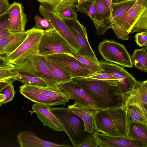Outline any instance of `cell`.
<instances>
[{"mask_svg": "<svg viewBox=\"0 0 147 147\" xmlns=\"http://www.w3.org/2000/svg\"><path fill=\"white\" fill-rule=\"evenodd\" d=\"M91 95L96 108L101 109L119 108L125 105L119 84L87 77L72 79Z\"/></svg>", "mask_w": 147, "mask_h": 147, "instance_id": "6da1fadb", "label": "cell"}, {"mask_svg": "<svg viewBox=\"0 0 147 147\" xmlns=\"http://www.w3.org/2000/svg\"><path fill=\"white\" fill-rule=\"evenodd\" d=\"M131 122L125 105L117 108L97 109L94 119V132L129 137Z\"/></svg>", "mask_w": 147, "mask_h": 147, "instance_id": "7a4b0ae2", "label": "cell"}, {"mask_svg": "<svg viewBox=\"0 0 147 147\" xmlns=\"http://www.w3.org/2000/svg\"><path fill=\"white\" fill-rule=\"evenodd\" d=\"M44 30L35 27L26 31L24 40L12 53L5 55L4 58L15 65L24 63L38 55V45Z\"/></svg>", "mask_w": 147, "mask_h": 147, "instance_id": "3957f363", "label": "cell"}, {"mask_svg": "<svg viewBox=\"0 0 147 147\" xmlns=\"http://www.w3.org/2000/svg\"><path fill=\"white\" fill-rule=\"evenodd\" d=\"M146 10L147 0H137L126 13L111 25L110 28L119 38L128 40L132 28Z\"/></svg>", "mask_w": 147, "mask_h": 147, "instance_id": "277c9868", "label": "cell"}, {"mask_svg": "<svg viewBox=\"0 0 147 147\" xmlns=\"http://www.w3.org/2000/svg\"><path fill=\"white\" fill-rule=\"evenodd\" d=\"M38 55L75 53L68 43L55 29L44 30L38 48Z\"/></svg>", "mask_w": 147, "mask_h": 147, "instance_id": "5b68a950", "label": "cell"}, {"mask_svg": "<svg viewBox=\"0 0 147 147\" xmlns=\"http://www.w3.org/2000/svg\"><path fill=\"white\" fill-rule=\"evenodd\" d=\"M46 58L38 55L23 64L15 65L19 72L39 78L48 86L55 87L60 82L52 75L46 63Z\"/></svg>", "mask_w": 147, "mask_h": 147, "instance_id": "8992f818", "label": "cell"}, {"mask_svg": "<svg viewBox=\"0 0 147 147\" xmlns=\"http://www.w3.org/2000/svg\"><path fill=\"white\" fill-rule=\"evenodd\" d=\"M54 114L63 126L74 147L81 142L82 121L67 108L51 107Z\"/></svg>", "mask_w": 147, "mask_h": 147, "instance_id": "52a82bcc", "label": "cell"}, {"mask_svg": "<svg viewBox=\"0 0 147 147\" xmlns=\"http://www.w3.org/2000/svg\"><path fill=\"white\" fill-rule=\"evenodd\" d=\"M98 52L107 61L132 68L131 57L125 47L115 41L104 40L98 46Z\"/></svg>", "mask_w": 147, "mask_h": 147, "instance_id": "ba28073f", "label": "cell"}, {"mask_svg": "<svg viewBox=\"0 0 147 147\" xmlns=\"http://www.w3.org/2000/svg\"><path fill=\"white\" fill-rule=\"evenodd\" d=\"M39 11L41 15L47 19L59 33L68 43L75 53H78L80 47L72 32L63 19L48 5L41 4Z\"/></svg>", "mask_w": 147, "mask_h": 147, "instance_id": "9c48e42d", "label": "cell"}, {"mask_svg": "<svg viewBox=\"0 0 147 147\" xmlns=\"http://www.w3.org/2000/svg\"><path fill=\"white\" fill-rule=\"evenodd\" d=\"M44 57L47 59L57 64L68 71L72 78L87 77L95 73L68 53H57Z\"/></svg>", "mask_w": 147, "mask_h": 147, "instance_id": "30bf717a", "label": "cell"}, {"mask_svg": "<svg viewBox=\"0 0 147 147\" xmlns=\"http://www.w3.org/2000/svg\"><path fill=\"white\" fill-rule=\"evenodd\" d=\"M99 61L104 72L112 75L119 80V88L124 98L132 89L136 80L122 67L111 62Z\"/></svg>", "mask_w": 147, "mask_h": 147, "instance_id": "8fae6325", "label": "cell"}, {"mask_svg": "<svg viewBox=\"0 0 147 147\" xmlns=\"http://www.w3.org/2000/svg\"><path fill=\"white\" fill-rule=\"evenodd\" d=\"M62 18L70 29L80 47L78 53L98 61L89 43L86 28L78 19Z\"/></svg>", "mask_w": 147, "mask_h": 147, "instance_id": "7c38bea8", "label": "cell"}, {"mask_svg": "<svg viewBox=\"0 0 147 147\" xmlns=\"http://www.w3.org/2000/svg\"><path fill=\"white\" fill-rule=\"evenodd\" d=\"M74 101L67 108L72 113L80 118L83 122L84 131L92 133L95 130L94 119L97 109L89 105Z\"/></svg>", "mask_w": 147, "mask_h": 147, "instance_id": "4fadbf2b", "label": "cell"}, {"mask_svg": "<svg viewBox=\"0 0 147 147\" xmlns=\"http://www.w3.org/2000/svg\"><path fill=\"white\" fill-rule=\"evenodd\" d=\"M93 134L100 147H147L140 142L129 137L111 136L94 132Z\"/></svg>", "mask_w": 147, "mask_h": 147, "instance_id": "5bb4252c", "label": "cell"}, {"mask_svg": "<svg viewBox=\"0 0 147 147\" xmlns=\"http://www.w3.org/2000/svg\"><path fill=\"white\" fill-rule=\"evenodd\" d=\"M8 14L9 32L13 34L25 32L27 18L22 4L15 1L10 4Z\"/></svg>", "mask_w": 147, "mask_h": 147, "instance_id": "9a60e30c", "label": "cell"}, {"mask_svg": "<svg viewBox=\"0 0 147 147\" xmlns=\"http://www.w3.org/2000/svg\"><path fill=\"white\" fill-rule=\"evenodd\" d=\"M58 85L60 88L68 94L70 99L95 107L94 102L91 95L81 86L73 80Z\"/></svg>", "mask_w": 147, "mask_h": 147, "instance_id": "2e32d148", "label": "cell"}, {"mask_svg": "<svg viewBox=\"0 0 147 147\" xmlns=\"http://www.w3.org/2000/svg\"><path fill=\"white\" fill-rule=\"evenodd\" d=\"M49 106L35 103L32 107L37 117L45 126L55 131H64V128L58 118L54 114Z\"/></svg>", "mask_w": 147, "mask_h": 147, "instance_id": "e0dca14e", "label": "cell"}, {"mask_svg": "<svg viewBox=\"0 0 147 147\" xmlns=\"http://www.w3.org/2000/svg\"><path fill=\"white\" fill-rule=\"evenodd\" d=\"M125 105H139L147 114V81L136 80L132 89L124 96Z\"/></svg>", "mask_w": 147, "mask_h": 147, "instance_id": "ac0fdd59", "label": "cell"}, {"mask_svg": "<svg viewBox=\"0 0 147 147\" xmlns=\"http://www.w3.org/2000/svg\"><path fill=\"white\" fill-rule=\"evenodd\" d=\"M18 143L21 147H69L64 143L57 144L42 140L33 132L21 131L17 135Z\"/></svg>", "mask_w": 147, "mask_h": 147, "instance_id": "d6986e66", "label": "cell"}, {"mask_svg": "<svg viewBox=\"0 0 147 147\" xmlns=\"http://www.w3.org/2000/svg\"><path fill=\"white\" fill-rule=\"evenodd\" d=\"M20 92L24 97L35 103L50 106L58 105L65 106L69 100L52 97L40 93L27 90L20 88Z\"/></svg>", "mask_w": 147, "mask_h": 147, "instance_id": "ffe728a7", "label": "cell"}, {"mask_svg": "<svg viewBox=\"0 0 147 147\" xmlns=\"http://www.w3.org/2000/svg\"><path fill=\"white\" fill-rule=\"evenodd\" d=\"M27 32L12 34L0 40V55L9 54L14 51L23 42Z\"/></svg>", "mask_w": 147, "mask_h": 147, "instance_id": "44dd1931", "label": "cell"}, {"mask_svg": "<svg viewBox=\"0 0 147 147\" xmlns=\"http://www.w3.org/2000/svg\"><path fill=\"white\" fill-rule=\"evenodd\" d=\"M79 12L87 15L92 20L99 36L103 35L107 30L102 24L96 19L95 8L92 2L89 1L82 3H76L73 5Z\"/></svg>", "mask_w": 147, "mask_h": 147, "instance_id": "7402d4cb", "label": "cell"}, {"mask_svg": "<svg viewBox=\"0 0 147 147\" xmlns=\"http://www.w3.org/2000/svg\"><path fill=\"white\" fill-rule=\"evenodd\" d=\"M94 5L97 20L99 21L107 30L110 28L109 22L111 11L104 0H89Z\"/></svg>", "mask_w": 147, "mask_h": 147, "instance_id": "603a6c76", "label": "cell"}, {"mask_svg": "<svg viewBox=\"0 0 147 147\" xmlns=\"http://www.w3.org/2000/svg\"><path fill=\"white\" fill-rule=\"evenodd\" d=\"M131 121L140 123L147 126V114L136 103L125 105Z\"/></svg>", "mask_w": 147, "mask_h": 147, "instance_id": "cb8c5ba5", "label": "cell"}, {"mask_svg": "<svg viewBox=\"0 0 147 147\" xmlns=\"http://www.w3.org/2000/svg\"><path fill=\"white\" fill-rule=\"evenodd\" d=\"M128 136L147 146V126L139 123L131 121Z\"/></svg>", "mask_w": 147, "mask_h": 147, "instance_id": "d4e9b609", "label": "cell"}, {"mask_svg": "<svg viewBox=\"0 0 147 147\" xmlns=\"http://www.w3.org/2000/svg\"><path fill=\"white\" fill-rule=\"evenodd\" d=\"M46 63L52 75L60 83L68 82L72 80L71 74L59 65L47 59Z\"/></svg>", "mask_w": 147, "mask_h": 147, "instance_id": "484cf974", "label": "cell"}, {"mask_svg": "<svg viewBox=\"0 0 147 147\" xmlns=\"http://www.w3.org/2000/svg\"><path fill=\"white\" fill-rule=\"evenodd\" d=\"M137 0H131L115 3H113L111 15L109 19L110 25L126 13Z\"/></svg>", "mask_w": 147, "mask_h": 147, "instance_id": "4316f807", "label": "cell"}, {"mask_svg": "<svg viewBox=\"0 0 147 147\" xmlns=\"http://www.w3.org/2000/svg\"><path fill=\"white\" fill-rule=\"evenodd\" d=\"M147 48L135 50L131 57L133 65L147 72Z\"/></svg>", "mask_w": 147, "mask_h": 147, "instance_id": "83f0119b", "label": "cell"}, {"mask_svg": "<svg viewBox=\"0 0 147 147\" xmlns=\"http://www.w3.org/2000/svg\"><path fill=\"white\" fill-rule=\"evenodd\" d=\"M76 58L86 67L95 73H104L100 61L78 53H68Z\"/></svg>", "mask_w": 147, "mask_h": 147, "instance_id": "f1b7e54d", "label": "cell"}, {"mask_svg": "<svg viewBox=\"0 0 147 147\" xmlns=\"http://www.w3.org/2000/svg\"><path fill=\"white\" fill-rule=\"evenodd\" d=\"M52 10L62 18L68 19H77V15L72 6L56 7L49 5Z\"/></svg>", "mask_w": 147, "mask_h": 147, "instance_id": "f546056e", "label": "cell"}, {"mask_svg": "<svg viewBox=\"0 0 147 147\" xmlns=\"http://www.w3.org/2000/svg\"><path fill=\"white\" fill-rule=\"evenodd\" d=\"M13 79L15 81L20 82L24 84L48 86L45 82L39 78L19 72Z\"/></svg>", "mask_w": 147, "mask_h": 147, "instance_id": "4dcf8cb0", "label": "cell"}, {"mask_svg": "<svg viewBox=\"0 0 147 147\" xmlns=\"http://www.w3.org/2000/svg\"><path fill=\"white\" fill-rule=\"evenodd\" d=\"M147 32V10L142 13L140 18L132 28L129 34L135 32Z\"/></svg>", "mask_w": 147, "mask_h": 147, "instance_id": "1f68e13d", "label": "cell"}, {"mask_svg": "<svg viewBox=\"0 0 147 147\" xmlns=\"http://www.w3.org/2000/svg\"><path fill=\"white\" fill-rule=\"evenodd\" d=\"M42 4L51 6H73L78 0H36Z\"/></svg>", "mask_w": 147, "mask_h": 147, "instance_id": "d6a6232c", "label": "cell"}, {"mask_svg": "<svg viewBox=\"0 0 147 147\" xmlns=\"http://www.w3.org/2000/svg\"><path fill=\"white\" fill-rule=\"evenodd\" d=\"M18 73L16 67L11 68H0V81L12 79Z\"/></svg>", "mask_w": 147, "mask_h": 147, "instance_id": "836d02e7", "label": "cell"}, {"mask_svg": "<svg viewBox=\"0 0 147 147\" xmlns=\"http://www.w3.org/2000/svg\"><path fill=\"white\" fill-rule=\"evenodd\" d=\"M13 83H11L7 86L1 92L3 94L5 97V100L1 102L2 104H5L11 101L14 98L15 91Z\"/></svg>", "mask_w": 147, "mask_h": 147, "instance_id": "e575fe53", "label": "cell"}, {"mask_svg": "<svg viewBox=\"0 0 147 147\" xmlns=\"http://www.w3.org/2000/svg\"><path fill=\"white\" fill-rule=\"evenodd\" d=\"M87 77L93 79L115 82L120 84L119 80L115 77L110 74L105 72L101 73H95Z\"/></svg>", "mask_w": 147, "mask_h": 147, "instance_id": "d590c367", "label": "cell"}, {"mask_svg": "<svg viewBox=\"0 0 147 147\" xmlns=\"http://www.w3.org/2000/svg\"><path fill=\"white\" fill-rule=\"evenodd\" d=\"M34 20L36 22L34 27L37 29L47 30L54 28L51 23L45 18H41L37 15L34 17Z\"/></svg>", "mask_w": 147, "mask_h": 147, "instance_id": "8d00e7d4", "label": "cell"}, {"mask_svg": "<svg viewBox=\"0 0 147 147\" xmlns=\"http://www.w3.org/2000/svg\"><path fill=\"white\" fill-rule=\"evenodd\" d=\"M98 146L94 134L90 135L75 147H97Z\"/></svg>", "mask_w": 147, "mask_h": 147, "instance_id": "74e56055", "label": "cell"}, {"mask_svg": "<svg viewBox=\"0 0 147 147\" xmlns=\"http://www.w3.org/2000/svg\"><path fill=\"white\" fill-rule=\"evenodd\" d=\"M134 37L137 45L147 48V32H139L136 34Z\"/></svg>", "mask_w": 147, "mask_h": 147, "instance_id": "f35d334b", "label": "cell"}, {"mask_svg": "<svg viewBox=\"0 0 147 147\" xmlns=\"http://www.w3.org/2000/svg\"><path fill=\"white\" fill-rule=\"evenodd\" d=\"M8 14L0 16V32L9 31Z\"/></svg>", "mask_w": 147, "mask_h": 147, "instance_id": "ab89813d", "label": "cell"}, {"mask_svg": "<svg viewBox=\"0 0 147 147\" xmlns=\"http://www.w3.org/2000/svg\"><path fill=\"white\" fill-rule=\"evenodd\" d=\"M10 5L8 0H0V16L8 13Z\"/></svg>", "mask_w": 147, "mask_h": 147, "instance_id": "60d3db41", "label": "cell"}, {"mask_svg": "<svg viewBox=\"0 0 147 147\" xmlns=\"http://www.w3.org/2000/svg\"><path fill=\"white\" fill-rule=\"evenodd\" d=\"M15 67L14 65L9 63L4 57L0 56V68H11Z\"/></svg>", "mask_w": 147, "mask_h": 147, "instance_id": "b9f144b4", "label": "cell"}, {"mask_svg": "<svg viewBox=\"0 0 147 147\" xmlns=\"http://www.w3.org/2000/svg\"><path fill=\"white\" fill-rule=\"evenodd\" d=\"M15 80L13 79L0 81V93L7 86Z\"/></svg>", "mask_w": 147, "mask_h": 147, "instance_id": "7bdbcfd3", "label": "cell"}, {"mask_svg": "<svg viewBox=\"0 0 147 147\" xmlns=\"http://www.w3.org/2000/svg\"><path fill=\"white\" fill-rule=\"evenodd\" d=\"M9 31L0 32V40L12 34Z\"/></svg>", "mask_w": 147, "mask_h": 147, "instance_id": "ee69618b", "label": "cell"}, {"mask_svg": "<svg viewBox=\"0 0 147 147\" xmlns=\"http://www.w3.org/2000/svg\"><path fill=\"white\" fill-rule=\"evenodd\" d=\"M109 6L112 11L113 2L112 0H104Z\"/></svg>", "mask_w": 147, "mask_h": 147, "instance_id": "f6af8a7d", "label": "cell"}, {"mask_svg": "<svg viewBox=\"0 0 147 147\" xmlns=\"http://www.w3.org/2000/svg\"><path fill=\"white\" fill-rule=\"evenodd\" d=\"M131 0H112V1L113 3H115Z\"/></svg>", "mask_w": 147, "mask_h": 147, "instance_id": "bcb514c9", "label": "cell"}, {"mask_svg": "<svg viewBox=\"0 0 147 147\" xmlns=\"http://www.w3.org/2000/svg\"><path fill=\"white\" fill-rule=\"evenodd\" d=\"M5 100V97L3 94L0 93V102H2Z\"/></svg>", "mask_w": 147, "mask_h": 147, "instance_id": "7dc6e473", "label": "cell"}, {"mask_svg": "<svg viewBox=\"0 0 147 147\" xmlns=\"http://www.w3.org/2000/svg\"><path fill=\"white\" fill-rule=\"evenodd\" d=\"M89 0H78L77 3L80 4Z\"/></svg>", "mask_w": 147, "mask_h": 147, "instance_id": "c3c4849f", "label": "cell"}, {"mask_svg": "<svg viewBox=\"0 0 147 147\" xmlns=\"http://www.w3.org/2000/svg\"><path fill=\"white\" fill-rule=\"evenodd\" d=\"M2 104V103L1 102H0V107L1 106Z\"/></svg>", "mask_w": 147, "mask_h": 147, "instance_id": "681fc988", "label": "cell"}]
</instances>
